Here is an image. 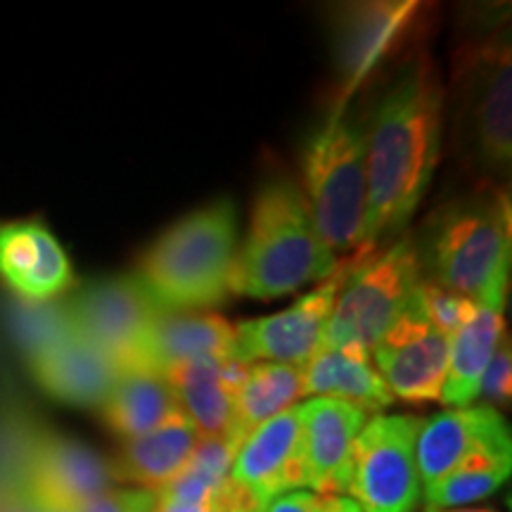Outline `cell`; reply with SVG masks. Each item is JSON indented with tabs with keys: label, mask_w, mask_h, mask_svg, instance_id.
I'll use <instances>...</instances> for the list:
<instances>
[{
	"label": "cell",
	"mask_w": 512,
	"mask_h": 512,
	"mask_svg": "<svg viewBox=\"0 0 512 512\" xmlns=\"http://www.w3.org/2000/svg\"><path fill=\"white\" fill-rule=\"evenodd\" d=\"M444 88L425 57L408 64L366 126L368 211L361 249L370 256L413 219L441 155Z\"/></svg>",
	"instance_id": "obj_1"
},
{
	"label": "cell",
	"mask_w": 512,
	"mask_h": 512,
	"mask_svg": "<svg viewBox=\"0 0 512 512\" xmlns=\"http://www.w3.org/2000/svg\"><path fill=\"white\" fill-rule=\"evenodd\" d=\"M339 261L313 226L302 185L273 176L254 197L245 242L235 252L230 294L271 302L328 280Z\"/></svg>",
	"instance_id": "obj_2"
},
{
	"label": "cell",
	"mask_w": 512,
	"mask_h": 512,
	"mask_svg": "<svg viewBox=\"0 0 512 512\" xmlns=\"http://www.w3.org/2000/svg\"><path fill=\"white\" fill-rule=\"evenodd\" d=\"M510 245L508 197L477 192L434 211L415 249L422 278L475 304L503 309Z\"/></svg>",
	"instance_id": "obj_3"
},
{
	"label": "cell",
	"mask_w": 512,
	"mask_h": 512,
	"mask_svg": "<svg viewBox=\"0 0 512 512\" xmlns=\"http://www.w3.org/2000/svg\"><path fill=\"white\" fill-rule=\"evenodd\" d=\"M235 252L238 211L223 197L171 223L140 256L136 275L162 311H204L230 294Z\"/></svg>",
	"instance_id": "obj_4"
},
{
	"label": "cell",
	"mask_w": 512,
	"mask_h": 512,
	"mask_svg": "<svg viewBox=\"0 0 512 512\" xmlns=\"http://www.w3.org/2000/svg\"><path fill=\"white\" fill-rule=\"evenodd\" d=\"M344 107L337 102L302 152L306 207L320 240L337 259L361 249L368 211L366 128Z\"/></svg>",
	"instance_id": "obj_5"
},
{
	"label": "cell",
	"mask_w": 512,
	"mask_h": 512,
	"mask_svg": "<svg viewBox=\"0 0 512 512\" xmlns=\"http://www.w3.org/2000/svg\"><path fill=\"white\" fill-rule=\"evenodd\" d=\"M354 256L347 283L332 311L323 349L358 344L368 351L392 330L422 283L415 240L399 235L370 256Z\"/></svg>",
	"instance_id": "obj_6"
},
{
	"label": "cell",
	"mask_w": 512,
	"mask_h": 512,
	"mask_svg": "<svg viewBox=\"0 0 512 512\" xmlns=\"http://www.w3.org/2000/svg\"><path fill=\"white\" fill-rule=\"evenodd\" d=\"M458 72L460 126L475 162L503 174L512 162V62L508 34L484 38L463 50Z\"/></svg>",
	"instance_id": "obj_7"
},
{
	"label": "cell",
	"mask_w": 512,
	"mask_h": 512,
	"mask_svg": "<svg viewBox=\"0 0 512 512\" xmlns=\"http://www.w3.org/2000/svg\"><path fill=\"white\" fill-rule=\"evenodd\" d=\"M72 332L98 349L117 373L140 368V358L159 309L136 273L102 275L64 302Z\"/></svg>",
	"instance_id": "obj_8"
},
{
	"label": "cell",
	"mask_w": 512,
	"mask_h": 512,
	"mask_svg": "<svg viewBox=\"0 0 512 512\" xmlns=\"http://www.w3.org/2000/svg\"><path fill=\"white\" fill-rule=\"evenodd\" d=\"M425 425L418 415H375L351 451L347 494L361 512H415L422 484L415 441Z\"/></svg>",
	"instance_id": "obj_9"
},
{
	"label": "cell",
	"mask_w": 512,
	"mask_h": 512,
	"mask_svg": "<svg viewBox=\"0 0 512 512\" xmlns=\"http://www.w3.org/2000/svg\"><path fill=\"white\" fill-rule=\"evenodd\" d=\"M351 268H354V256H344L328 280L297 299L290 309L235 325L233 358L247 366L259 361L306 366L323 349L332 311Z\"/></svg>",
	"instance_id": "obj_10"
},
{
	"label": "cell",
	"mask_w": 512,
	"mask_h": 512,
	"mask_svg": "<svg viewBox=\"0 0 512 512\" xmlns=\"http://www.w3.org/2000/svg\"><path fill=\"white\" fill-rule=\"evenodd\" d=\"M370 356L394 399L420 406L439 401L451 356V337L430 323L415 290L408 309L375 344Z\"/></svg>",
	"instance_id": "obj_11"
},
{
	"label": "cell",
	"mask_w": 512,
	"mask_h": 512,
	"mask_svg": "<svg viewBox=\"0 0 512 512\" xmlns=\"http://www.w3.org/2000/svg\"><path fill=\"white\" fill-rule=\"evenodd\" d=\"M112 463L79 439L46 434L31 448L24 498L36 512H79L114 489Z\"/></svg>",
	"instance_id": "obj_12"
},
{
	"label": "cell",
	"mask_w": 512,
	"mask_h": 512,
	"mask_svg": "<svg viewBox=\"0 0 512 512\" xmlns=\"http://www.w3.org/2000/svg\"><path fill=\"white\" fill-rule=\"evenodd\" d=\"M230 482L261 510L275 498L306 486L304 403H294L249 434L233 456Z\"/></svg>",
	"instance_id": "obj_13"
},
{
	"label": "cell",
	"mask_w": 512,
	"mask_h": 512,
	"mask_svg": "<svg viewBox=\"0 0 512 512\" xmlns=\"http://www.w3.org/2000/svg\"><path fill=\"white\" fill-rule=\"evenodd\" d=\"M512 451L510 427L489 403L451 408L425 420L415 441V463L422 491L456 472L479 453Z\"/></svg>",
	"instance_id": "obj_14"
},
{
	"label": "cell",
	"mask_w": 512,
	"mask_h": 512,
	"mask_svg": "<svg viewBox=\"0 0 512 512\" xmlns=\"http://www.w3.org/2000/svg\"><path fill=\"white\" fill-rule=\"evenodd\" d=\"M0 283L29 304H48L74 290L67 249L41 219L0 221Z\"/></svg>",
	"instance_id": "obj_15"
},
{
	"label": "cell",
	"mask_w": 512,
	"mask_h": 512,
	"mask_svg": "<svg viewBox=\"0 0 512 512\" xmlns=\"http://www.w3.org/2000/svg\"><path fill=\"white\" fill-rule=\"evenodd\" d=\"M418 8V3H358L342 12L335 38L342 105L377 64L399 46Z\"/></svg>",
	"instance_id": "obj_16"
},
{
	"label": "cell",
	"mask_w": 512,
	"mask_h": 512,
	"mask_svg": "<svg viewBox=\"0 0 512 512\" xmlns=\"http://www.w3.org/2000/svg\"><path fill=\"white\" fill-rule=\"evenodd\" d=\"M368 413L354 403L316 396L304 403L306 486L316 494H339L349 486L351 451Z\"/></svg>",
	"instance_id": "obj_17"
},
{
	"label": "cell",
	"mask_w": 512,
	"mask_h": 512,
	"mask_svg": "<svg viewBox=\"0 0 512 512\" xmlns=\"http://www.w3.org/2000/svg\"><path fill=\"white\" fill-rule=\"evenodd\" d=\"M27 358L38 387L50 399L76 408H100L119 375L98 349L74 332Z\"/></svg>",
	"instance_id": "obj_18"
},
{
	"label": "cell",
	"mask_w": 512,
	"mask_h": 512,
	"mask_svg": "<svg viewBox=\"0 0 512 512\" xmlns=\"http://www.w3.org/2000/svg\"><path fill=\"white\" fill-rule=\"evenodd\" d=\"M235 325L211 311H162L147 335L140 368L164 375L192 358H233Z\"/></svg>",
	"instance_id": "obj_19"
},
{
	"label": "cell",
	"mask_w": 512,
	"mask_h": 512,
	"mask_svg": "<svg viewBox=\"0 0 512 512\" xmlns=\"http://www.w3.org/2000/svg\"><path fill=\"white\" fill-rule=\"evenodd\" d=\"M197 441L200 437L195 425L185 418L183 411H178L152 432L124 441L112 463L114 479L159 494L185 470Z\"/></svg>",
	"instance_id": "obj_20"
},
{
	"label": "cell",
	"mask_w": 512,
	"mask_h": 512,
	"mask_svg": "<svg viewBox=\"0 0 512 512\" xmlns=\"http://www.w3.org/2000/svg\"><path fill=\"white\" fill-rule=\"evenodd\" d=\"M313 394L354 403L366 413L384 411L394 403V396L375 370L370 354L358 344L320 349L302 366V396Z\"/></svg>",
	"instance_id": "obj_21"
},
{
	"label": "cell",
	"mask_w": 512,
	"mask_h": 512,
	"mask_svg": "<svg viewBox=\"0 0 512 512\" xmlns=\"http://www.w3.org/2000/svg\"><path fill=\"white\" fill-rule=\"evenodd\" d=\"M505 339L503 309L477 304L470 320H465L451 337V356L439 401L448 408H467L477 401L479 384Z\"/></svg>",
	"instance_id": "obj_22"
},
{
	"label": "cell",
	"mask_w": 512,
	"mask_h": 512,
	"mask_svg": "<svg viewBox=\"0 0 512 512\" xmlns=\"http://www.w3.org/2000/svg\"><path fill=\"white\" fill-rule=\"evenodd\" d=\"M226 358H192L166 373L176 403L200 439H228L233 425V389L223 377Z\"/></svg>",
	"instance_id": "obj_23"
},
{
	"label": "cell",
	"mask_w": 512,
	"mask_h": 512,
	"mask_svg": "<svg viewBox=\"0 0 512 512\" xmlns=\"http://www.w3.org/2000/svg\"><path fill=\"white\" fill-rule=\"evenodd\" d=\"M178 411L181 408L169 380L145 368L119 373L100 406L102 420L124 441L143 437Z\"/></svg>",
	"instance_id": "obj_24"
},
{
	"label": "cell",
	"mask_w": 512,
	"mask_h": 512,
	"mask_svg": "<svg viewBox=\"0 0 512 512\" xmlns=\"http://www.w3.org/2000/svg\"><path fill=\"white\" fill-rule=\"evenodd\" d=\"M302 396V368L285 363H249V373L233 399V425L228 444L233 451L245 444L249 434L259 430L275 415L292 408Z\"/></svg>",
	"instance_id": "obj_25"
},
{
	"label": "cell",
	"mask_w": 512,
	"mask_h": 512,
	"mask_svg": "<svg viewBox=\"0 0 512 512\" xmlns=\"http://www.w3.org/2000/svg\"><path fill=\"white\" fill-rule=\"evenodd\" d=\"M512 451L479 453L425 491V512L456 510L496 494L508 482Z\"/></svg>",
	"instance_id": "obj_26"
},
{
	"label": "cell",
	"mask_w": 512,
	"mask_h": 512,
	"mask_svg": "<svg viewBox=\"0 0 512 512\" xmlns=\"http://www.w3.org/2000/svg\"><path fill=\"white\" fill-rule=\"evenodd\" d=\"M12 328L27 351V356L36 351L50 347V344L60 342L62 337L72 335V325H69L64 304H29L24 302L17 306L15 316H12Z\"/></svg>",
	"instance_id": "obj_27"
},
{
	"label": "cell",
	"mask_w": 512,
	"mask_h": 512,
	"mask_svg": "<svg viewBox=\"0 0 512 512\" xmlns=\"http://www.w3.org/2000/svg\"><path fill=\"white\" fill-rule=\"evenodd\" d=\"M418 299L425 316L430 318V323L439 332H444L446 337H453V332H456L465 320H470L472 313L477 309V304L470 302V299L460 297L456 292H448L444 287L434 285L425 278H422V283L418 285Z\"/></svg>",
	"instance_id": "obj_28"
},
{
	"label": "cell",
	"mask_w": 512,
	"mask_h": 512,
	"mask_svg": "<svg viewBox=\"0 0 512 512\" xmlns=\"http://www.w3.org/2000/svg\"><path fill=\"white\" fill-rule=\"evenodd\" d=\"M510 377H512V354L508 337L498 344L494 358L489 361V368L479 384V396H484L486 403L494 408L510 406Z\"/></svg>",
	"instance_id": "obj_29"
},
{
	"label": "cell",
	"mask_w": 512,
	"mask_h": 512,
	"mask_svg": "<svg viewBox=\"0 0 512 512\" xmlns=\"http://www.w3.org/2000/svg\"><path fill=\"white\" fill-rule=\"evenodd\" d=\"M266 512H361L349 496L316 494V491H292L268 505Z\"/></svg>",
	"instance_id": "obj_30"
},
{
	"label": "cell",
	"mask_w": 512,
	"mask_h": 512,
	"mask_svg": "<svg viewBox=\"0 0 512 512\" xmlns=\"http://www.w3.org/2000/svg\"><path fill=\"white\" fill-rule=\"evenodd\" d=\"M157 508V494L145 489H110L79 512H143Z\"/></svg>",
	"instance_id": "obj_31"
},
{
	"label": "cell",
	"mask_w": 512,
	"mask_h": 512,
	"mask_svg": "<svg viewBox=\"0 0 512 512\" xmlns=\"http://www.w3.org/2000/svg\"><path fill=\"white\" fill-rule=\"evenodd\" d=\"M446 512H494L486 508H456V510H446Z\"/></svg>",
	"instance_id": "obj_32"
},
{
	"label": "cell",
	"mask_w": 512,
	"mask_h": 512,
	"mask_svg": "<svg viewBox=\"0 0 512 512\" xmlns=\"http://www.w3.org/2000/svg\"><path fill=\"white\" fill-rule=\"evenodd\" d=\"M143 512H157V508H150V510H143Z\"/></svg>",
	"instance_id": "obj_33"
},
{
	"label": "cell",
	"mask_w": 512,
	"mask_h": 512,
	"mask_svg": "<svg viewBox=\"0 0 512 512\" xmlns=\"http://www.w3.org/2000/svg\"><path fill=\"white\" fill-rule=\"evenodd\" d=\"M202 512H216V510H211V508H207V510H202Z\"/></svg>",
	"instance_id": "obj_34"
}]
</instances>
